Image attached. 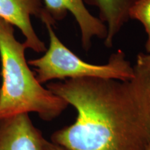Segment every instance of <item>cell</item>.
<instances>
[{"label":"cell","mask_w":150,"mask_h":150,"mask_svg":"<svg viewBox=\"0 0 150 150\" xmlns=\"http://www.w3.org/2000/svg\"><path fill=\"white\" fill-rule=\"evenodd\" d=\"M133 67L127 81L88 77L48 83L47 88L77 111L75 122L55 131L51 141L67 150H146L149 80L140 54Z\"/></svg>","instance_id":"6da1fadb"},{"label":"cell","mask_w":150,"mask_h":150,"mask_svg":"<svg viewBox=\"0 0 150 150\" xmlns=\"http://www.w3.org/2000/svg\"><path fill=\"white\" fill-rule=\"evenodd\" d=\"M14 26L0 18V120L35 112L51 121L68 104L38 82L25 58L26 47L15 37Z\"/></svg>","instance_id":"7a4b0ae2"},{"label":"cell","mask_w":150,"mask_h":150,"mask_svg":"<svg viewBox=\"0 0 150 150\" xmlns=\"http://www.w3.org/2000/svg\"><path fill=\"white\" fill-rule=\"evenodd\" d=\"M44 24L49 34V47L42 56L28 61L35 68V77L40 83L54 79L88 77L127 81L134 76V67L122 50L112 54L106 64H92L82 60L61 42L51 23Z\"/></svg>","instance_id":"3957f363"},{"label":"cell","mask_w":150,"mask_h":150,"mask_svg":"<svg viewBox=\"0 0 150 150\" xmlns=\"http://www.w3.org/2000/svg\"><path fill=\"white\" fill-rule=\"evenodd\" d=\"M42 3L40 19L43 23L48 22L54 25L64 19L67 13L72 15L79 28L81 42L85 51L91 49L94 38H106V25L90 13L84 0H42Z\"/></svg>","instance_id":"277c9868"},{"label":"cell","mask_w":150,"mask_h":150,"mask_svg":"<svg viewBox=\"0 0 150 150\" xmlns=\"http://www.w3.org/2000/svg\"><path fill=\"white\" fill-rule=\"evenodd\" d=\"M42 8V0H0V18L18 27L25 38L27 49L38 53L47 49L33 29L31 17L40 18Z\"/></svg>","instance_id":"5b68a950"},{"label":"cell","mask_w":150,"mask_h":150,"mask_svg":"<svg viewBox=\"0 0 150 150\" xmlns=\"http://www.w3.org/2000/svg\"><path fill=\"white\" fill-rule=\"evenodd\" d=\"M45 140L29 114L0 120V150H44Z\"/></svg>","instance_id":"8992f818"},{"label":"cell","mask_w":150,"mask_h":150,"mask_svg":"<svg viewBox=\"0 0 150 150\" xmlns=\"http://www.w3.org/2000/svg\"><path fill=\"white\" fill-rule=\"evenodd\" d=\"M137 0H84L99 11V18L106 25V47L113 45L114 40L130 19V11Z\"/></svg>","instance_id":"52a82bcc"},{"label":"cell","mask_w":150,"mask_h":150,"mask_svg":"<svg viewBox=\"0 0 150 150\" xmlns=\"http://www.w3.org/2000/svg\"><path fill=\"white\" fill-rule=\"evenodd\" d=\"M129 16L130 19L137 20L143 26L147 37L146 52L150 54V0H137L131 9Z\"/></svg>","instance_id":"ba28073f"},{"label":"cell","mask_w":150,"mask_h":150,"mask_svg":"<svg viewBox=\"0 0 150 150\" xmlns=\"http://www.w3.org/2000/svg\"><path fill=\"white\" fill-rule=\"evenodd\" d=\"M142 61L145 63L146 69H147L148 76L149 80V98H150V54L149 53H140Z\"/></svg>","instance_id":"9c48e42d"},{"label":"cell","mask_w":150,"mask_h":150,"mask_svg":"<svg viewBox=\"0 0 150 150\" xmlns=\"http://www.w3.org/2000/svg\"><path fill=\"white\" fill-rule=\"evenodd\" d=\"M44 150H67L65 148L61 146L56 145L52 141H49L47 140H45L44 142Z\"/></svg>","instance_id":"30bf717a"},{"label":"cell","mask_w":150,"mask_h":150,"mask_svg":"<svg viewBox=\"0 0 150 150\" xmlns=\"http://www.w3.org/2000/svg\"><path fill=\"white\" fill-rule=\"evenodd\" d=\"M146 150H150V145L148 146V147L146 149Z\"/></svg>","instance_id":"8fae6325"}]
</instances>
